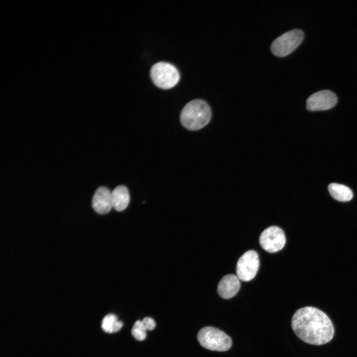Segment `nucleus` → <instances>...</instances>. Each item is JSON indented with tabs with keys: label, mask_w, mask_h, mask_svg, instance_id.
<instances>
[{
	"label": "nucleus",
	"mask_w": 357,
	"mask_h": 357,
	"mask_svg": "<svg viewBox=\"0 0 357 357\" xmlns=\"http://www.w3.org/2000/svg\"><path fill=\"white\" fill-rule=\"evenodd\" d=\"M291 325L300 339L311 345L325 344L334 335V328L329 317L314 307L306 306L298 309L292 318Z\"/></svg>",
	"instance_id": "nucleus-1"
},
{
	"label": "nucleus",
	"mask_w": 357,
	"mask_h": 357,
	"mask_svg": "<svg viewBox=\"0 0 357 357\" xmlns=\"http://www.w3.org/2000/svg\"><path fill=\"white\" fill-rule=\"evenodd\" d=\"M211 118L209 106L204 101L195 99L188 102L182 109L180 121L186 129H200L207 124Z\"/></svg>",
	"instance_id": "nucleus-2"
},
{
	"label": "nucleus",
	"mask_w": 357,
	"mask_h": 357,
	"mask_svg": "<svg viewBox=\"0 0 357 357\" xmlns=\"http://www.w3.org/2000/svg\"><path fill=\"white\" fill-rule=\"evenodd\" d=\"M197 340L204 348L215 351L224 352L232 346L231 338L220 329L211 327H205L199 331Z\"/></svg>",
	"instance_id": "nucleus-3"
},
{
	"label": "nucleus",
	"mask_w": 357,
	"mask_h": 357,
	"mask_svg": "<svg viewBox=\"0 0 357 357\" xmlns=\"http://www.w3.org/2000/svg\"><path fill=\"white\" fill-rule=\"evenodd\" d=\"M150 76L156 86L162 89H168L178 83L180 74L178 69L173 64L160 61L152 66Z\"/></svg>",
	"instance_id": "nucleus-4"
},
{
	"label": "nucleus",
	"mask_w": 357,
	"mask_h": 357,
	"mask_svg": "<svg viewBox=\"0 0 357 357\" xmlns=\"http://www.w3.org/2000/svg\"><path fill=\"white\" fill-rule=\"evenodd\" d=\"M303 38L304 33L300 29L288 31L273 42L271 46V51L277 57L286 56L299 45Z\"/></svg>",
	"instance_id": "nucleus-5"
},
{
	"label": "nucleus",
	"mask_w": 357,
	"mask_h": 357,
	"mask_svg": "<svg viewBox=\"0 0 357 357\" xmlns=\"http://www.w3.org/2000/svg\"><path fill=\"white\" fill-rule=\"evenodd\" d=\"M259 265L257 253L253 250H248L240 257L237 262V276L241 281H249L255 276Z\"/></svg>",
	"instance_id": "nucleus-6"
},
{
	"label": "nucleus",
	"mask_w": 357,
	"mask_h": 357,
	"mask_svg": "<svg viewBox=\"0 0 357 357\" xmlns=\"http://www.w3.org/2000/svg\"><path fill=\"white\" fill-rule=\"evenodd\" d=\"M259 240L262 248L269 253L276 252L281 250L286 240L283 231L275 226L265 229L261 234Z\"/></svg>",
	"instance_id": "nucleus-7"
},
{
	"label": "nucleus",
	"mask_w": 357,
	"mask_h": 357,
	"mask_svg": "<svg viewBox=\"0 0 357 357\" xmlns=\"http://www.w3.org/2000/svg\"><path fill=\"white\" fill-rule=\"evenodd\" d=\"M337 102L335 94L323 90L311 95L306 100V108L310 111H324L333 108Z\"/></svg>",
	"instance_id": "nucleus-8"
},
{
	"label": "nucleus",
	"mask_w": 357,
	"mask_h": 357,
	"mask_svg": "<svg viewBox=\"0 0 357 357\" xmlns=\"http://www.w3.org/2000/svg\"><path fill=\"white\" fill-rule=\"evenodd\" d=\"M92 207L99 214H105L111 210L112 207L111 192L104 186L99 187L92 198Z\"/></svg>",
	"instance_id": "nucleus-9"
},
{
	"label": "nucleus",
	"mask_w": 357,
	"mask_h": 357,
	"mask_svg": "<svg viewBox=\"0 0 357 357\" xmlns=\"http://www.w3.org/2000/svg\"><path fill=\"white\" fill-rule=\"evenodd\" d=\"M239 279L234 274H228L222 278L219 282L217 292L219 296L224 299L234 297L240 288Z\"/></svg>",
	"instance_id": "nucleus-10"
},
{
	"label": "nucleus",
	"mask_w": 357,
	"mask_h": 357,
	"mask_svg": "<svg viewBox=\"0 0 357 357\" xmlns=\"http://www.w3.org/2000/svg\"><path fill=\"white\" fill-rule=\"evenodd\" d=\"M112 207L117 211H122L128 206L130 196L129 191L124 185L117 186L111 192Z\"/></svg>",
	"instance_id": "nucleus-11"
},
{
	"label": "nucleus",
	"mask_w": 357,
	"mask_h": 357,
	"mask_svg": "<svg viewBox=\"0 0 357 357\" xmlns=\"http://www.w3.org/2000/svg\"><path fill=\"white\" fill-rule=\"evenodd\" d=\"M328 188L331 195L339 201L347 202L353 197L352 190L344 185L332 183L329 185Z\"/></svg>",
	"instance_id": "nucleus-12"
},
{
	"label": "nucleus",
	"mask_w": 357,
	"mask_h": 357,
	"mask_svg": "<svg viewBox=\"0 0 357 357\" xmlns=\"http://www.w3.org/2000/svg\"><path fill=\"white\" fill-rule=\"evenodd\" d=\"M123 326V323L118 319L117 316L114 314H109L102 320L101 327L104 331L108 333L118 332Z\"/></svg>",
	"instance_id": "nucleus-13"
},
{
	"label": "nucleus",
	"mask_w": 357,
	"mask_h": 357,
	"mask_svg": "<svg viewBox=\"0 0 357 357\" xmlns=\"http://www.w3.org/2000/svg\"><path fill=\"white\" fill-rule=\"evenodd\" d=\"M146 331L142 321L137 320L132 328L131 334L136 340L143 341L146 337Z\"/></svg>",
	"instance_id": "nucleus-14"
},
{
	"label": "nucleus",
	"mask_w": 357,
	"mask_h": 357,
	"mask_svg": "<svg viewBox=\"0 0 357 357\" xmlns=\"http://www.w3.org/2000/svg\"><path fill=\"white\" fill-rule=\"evenodd\" d=\"M142 324L146 329V330H153L155 326H156V323L155 321L153 319H152L151 317H145L142 320Z\"/></svg>",
	"instance_id": "nucleus-15"
}]
</instances>
